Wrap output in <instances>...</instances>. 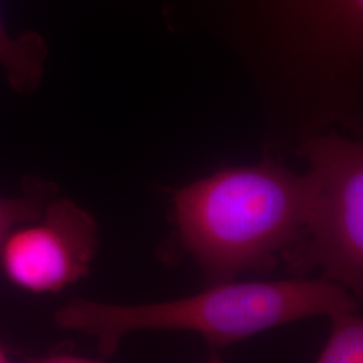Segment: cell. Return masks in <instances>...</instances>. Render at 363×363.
Wrapping results in <instances>:
<instances>
[{"instance_id": "6da1fadb", "label": "cell", "mask_w": 363, "mask_h": 363, "mask_svg": "<svg viewBox=\"0 0 363 363\" xmlns=\"http://www.w3.org/2000/svg\"><path fill=\"white\" fill-rule=\"evenodd\" d=\"M310 181L271 160L222 169L177 190L175 242L205 286L271 272L296 245L308 208Z\"/></svg>"}, {"instance_id": "7a4b0ae2", "label": "cell", "mask_w": 363, "mask_h": 363, "mask_svg": "<svg viewBox=\"0 0 363 363\" xmlns=\"http://www.w3.org/2000/svg\"><path fill=\"white\" fill-rule=\"evenodd\" d=\"M359 300L322 277L273 281H229L186 298L111 304L77 298L54 315L61 328L89 335L113 355L123 339L139 331H184L220 351L276 327L316 316L359 310Z\"/></svg>"}, {"instance_id": "3957f363", "label": "cell", "mask_w": 363, "mask_h": 363, "mask_svg": "<svg viewBox=\"0 0 363 363\" xmlns=\"http://www.w3.org/2000/svg\"><path fill=\"white\" fill-rule=\"evenodd\" d=\"M308 208L296 245L284 257L298 276L320 277L363 298V147L340 136L307 140Z\"/></svg>"}, {"instance_id": "277c9868", "label": "cell", "mask_w": 363, "mask_h": 363, "mask_svg": "<svg viewBox=\"0 0 363 363\" xmlns=\"http://www.w3.org/2000/svg\"><path fill=\"white\" fill-rule=\"evenodd\" d=\"M100 245L88 210L54 196L35 220L15 226L0 244V269L18 288L55 294L91 273Z\"/></svg>"}, {"instance_id": "5b68a950", "label": "cell", "mask_w": 363, "mask_h": 363, "mask_svg": "<svg viewBox=\"0 0 363 363\" xmlns=\"http://www.w3.org/2000/svg\"><path fill=\"white\" fill-rule=\"evenodd\" d=\"M281 25L347 46L362 40L363 0H250Z\"/></svg>"}, {"instance_id": "8992f818", "label": "cell", "mask_w": 363, "mask_h": 363, "mask_svg": "<svg viewBox=\"0 0 363 363\" xmlns=\"http://www.w3.org/2000/svg\"><path fill=\"white\" fill-rule=\"evenodd\" d=\"M49 54L45 38L35 31H25L11 35L0 13V67L10 88L15 93L27 96L38 89Z\"/></svg>"}, {"instance_id": "52a82bcc", "label": "cell", "mask_w": 363, "mask_h": 363, "mask_svg": "<svg viewBox=\"0 0 363 363\" xmlns=\"http://www.w3.org/2000/svg\"><path fill=\"white\" fill-rule=\"evenodd\" d=\"M57 195L58 189L52 182L30 178L23 183L22 194L0 196V244L15 226L38 218Z\"/></svg>"}, {"instance_id": "ba28073f", "label": "cell", "mask_w": 363, "mask_h": 363, "mask_svg": "<svg viewBox=\"0 0 363 363\" xmlns=\"http://www.w3.org/2000/svg\"><path fill=\"white\" fill-rule=\"evenodd\" d=\"M331 334L315 363H363V319L357 311L330 318Z\"/></svg>"}, {"instance_id": "9c48e42d", "label": "cell", "mask_w": 363, "mask_h": 363, "mask_svg": "<svg viewBox=\"0 0 363 363\" xmlns=\"http://www.w3.org/2000/svg\"><path fill=\"white\" fill-rule=\"evenodd\" d=\"M23 363H106L99 359H91L73 355L69 352H52L37 358H26Z\"/></svg>"}, {"instance_id": "30bf717a", "label": "cell", "mask_w": 363, "mask_h": 363, "mask_svg": "<svg viewBox=\"0 0 363 363\" xmlns=\"http://www.w3.org/2000/svg\"><path fill=\"white\" fill-rule=\"evenodd\" d=\"M203 363H225V361L222 359V357L218 354V351L210 350L208 359H206Z\"/></svg>"}, {"instance_id": "8fae6325", "label": "cell", "mask_w": 363, "mask_h": 363, "mask_svg": "<svg viewBox=\"0 0 363 363\" xmlns=\"http://www.w3.org/2000/svg\"><path fill=\"white\" fill-rule=\"evenodd\" d=\"M0 363H13V361L9 358L7 352L3 350L1 346H0Z\"/></svg>"}]
</instances>
